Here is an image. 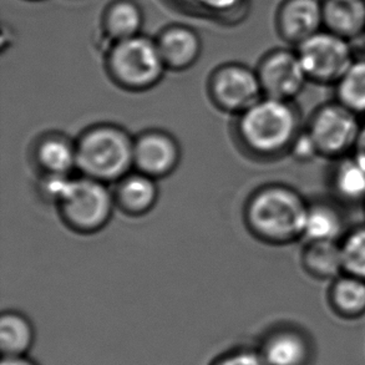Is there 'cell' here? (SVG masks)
Here are the masks:
<instances>
[{
  "label": "cell",
  "instance_id": "obj_1",
  "mask_svg": "<svg viewBox=\"0 0 365 365\" xmlns=\"http://www.w3.org/2000/svg\"><path fill=\"white\" fill-rule=\"evenodd\" d=\"M309 200L292 186L273 183L259 188L247 203L251 232L276 246L303 241Z\"/></svg>",
  "mask_w": 365,
  "mask_h": 365
},
{
  "label": "cell",
  "instance_id": "obj_2",
  "mask_svg": "<svg viewBox=\"0 0 365 365\" xmlns=\"http://www.w3.org/2000/svg\"><path fill=\"white\" fill-rule=\"evenodd\" d=\"M303 128L294 101L263 96L240 115L238 135L252 155L269 160L291 153Z\"/></svg>",
  "mask_w": 365,
  "mask_h": 365
},
{
  "label": "cell",
  "instance_id": "obj_3",
  "mask_svg": "<svg viewBox=\"0 0 365 365\" xmlns=\"http://www.w3.org/2000/svg\"><path fill=\"white\" fill-rule=\"evenodd\" d=\"M43 193L59 208L73 231L95 233L108 225L114 211V193L106 183L93 178L45 176Z\"/></svg>",
  "mask_w": 365,
  "mask_h": 365
},
{
  "label": "cell",
  "instance_id": "obj_4",
  "mask_svg": "<svg viewBox=\"0 0 365 365\" xmlns=\"http://www.w3.org/2000/svg\"><path fill=\"white\" fill-rule=\"evenodd\" d=\"M133 143L135 140L118 126L89 128L76 143L78 170L85 178L106 185L119 182L133 168Z\"/></svg>",
  "mask_w": 365,
  "mask_h": 365
},
{
  "label": "cell",
  "instance_id": "obj_5",
  "mask_svg": "<svg viewBox=\"0 0 365 365\" xmlns=\"http://www.w3.org/2000/svg\"><path fill=\"white\" fill-rule=\"evenodd\" d=\"M106 68L116 84L133 91L153 88L166 70L156 40L141 34L114 43L108 53Z\"/></svg>",
  "mask_w": 365,
  "mask_h": 365
},
{
  "label": "cell",
  "instance_id": "obj_6",
  "mask_svg": "<svg viewBox=\"0 0 365 365\" xmlns=\"http://www.w3.org/2000/svg\"><path fill=\"white\" fill-rule=\"evenodd\" d=\"M363 119L338 100L317 106L304 123L318 158L334 161L354 153Z\"/></svg>",
  "mask_w": 365,
  "mask_h": 365
},
{
  "label": "cell",
  "instance_id": "obj_7",
  "mask_svg": "<svg viewBox=\"0 0 365 365\" xmlns=\"http://www.w3.org/2000/svg\"><path fill=\"white\" fill-rule=\"evenodd\" d=\"M309 83L331 85L343 78L356 56L349 40L322 29L296 48Z\"/></svg>",
  "mask_w": 365,
  "mask_h": 365
},
{
  "label": "cell",
  "instance_id": "obj_8",
  "mask_svg": "<svg viewBox=\"0 0 365 365\" xmlns=\"http://www.w3.org/2000/svg\"><path fill=\"white\" fill-rule=\"evenodd\" d=\"M257 75L266 98L294 101L309 83L296 49L279 48L262 58Z\"/></svg>",
  "mask_w": 365,
  "mask_h": 365
},
{
  "label": "cell",
  "instance_id": "obj_9",
  "mask_svg": "<svg viewBox=\"0 0 365 365\" xmlns=\"http://www.w3.org/2000/svg\"><path fill=\"white\" fill-rule=\"evenodd\" d=\"M210 94L220 109L240 115L263 98L257 71L241 64L218 68L211 76Z\"/></svg>",
  "mask_w": 365,
  "mask_h": 365
},
{
  "label": "cell",
  "instance_id": "obj_10",
  "mask_svg": "<svg viewBox=\"0 0 365 365\" xmlns=\"http://www.w3.org/2000/svg\"><path fill=\"white\" fill-rule=\"evenodd\" d=\"M258 351L267 365H313L316 346L308 331L294 324L273 327L262 336Z\"/></svg>",
  "mask_w": 365,
  "mask_h": 365
},
{
  "label": "cell",
  "instance_id": "obj_11",
  "mask_svg": "<svg viewBox=\"0 0 365 365\" xmlns=\"http://www.w3.org/2000/svg\"><path fill=\"white\" fill-rule=\"evenodd\" d=\"M180 161V148L173 136L148 131L133 143V168L150 178H163L173 173Z\"/></svg>",
  "mask_w": 365,
  "mask_h": 365
},
{
  "label": "cell",
  "instance_id": "obj_12",
  "mask_svg": "<svg viewBox=\"0 0 365 365\" xmlns=\"http://www.w3.org/2000/svg\"><path fill=\"white\" fill-rule=\"evenodd\" d=\"M276 26L281 39L297 48L323 29L322 0H283Z\"/></svg>",
  "mask_w": 365,
  "mask_h": 365
},
{
  "label": "cell",
  "instance_id": "obj_13",
  "mask_svg": "<svg viewBox=\"0 0 365 365\" xmlns=\"http://www.w3.org/2000/svg\"><path fill=\"white\" fill-rule=\"evenodd\" d=\"M166 69L186 70L197 61L202 43L195 30L185 25H170L156 39Z\"/></svg>",
  "mask_w": 365,
  "mask_h": 365
},
{
  "label": "cell",
  "instance_id": "obj_14",
  "mask_svg": "<svg viewBox=\"0 0 365 365\" xmlns=\"http://www.w3.org/2000/svg\"><path fill=\"white\" fill-rule=\"evenodd\" d=\"M329 190L341 205H365V166L354 153L331 161Z\"/></svg>",
  "mask_w": 365,
  "mask_h": 365
},
{
  "label": "cell",
  "instance_id": "obj_15",
  "mask_svg": "<svg viewBox=\"0 0 365 365\" xmlns=\"http://www.w3.org/2000/svg\"><path fill=\"white\" fill-rule=\"evenodd\" d=\"M323 29L353 41L365 33V0H322Z\"/></svg>",
  "mask_w": 365,
  "mask_h": 365
},
{
  "label": "cell",
  "instance_id": "obj_16",
  "mask_svg": "<svg viewBox=\"0 0 365 365\" xmlns=\"http://www.w3.org/2000/svg\"><path fill=\"white\" fill-rule=\"evenodd\" d=\"M115 203L130 216H143L158 202L156 180L145 173H130L121 178L114 193Z\"/></svg>",
  "mask_w": 365,
  "mask_h": 365
},
{
  "label": "cell",
  "instance_id": "obj_17",
  "mask_svg": "<svg viewBox=\"0 0 365 365\" xmlns=\"http://www.w3.org/2000/svg\"><path fill=\"white\" fill-rule=\"evenodd\" d=\"M327 303L338 318L356 321L365 316V281L348 273H341L329 282Z\"/></svg>",
  "mask_w": 365,
  "mask_h": 365
},
{
  "label": "cell",
  "instance_id": "obj_18",
  "mask_svg": "<svg viewBox=\"0 0 365 365\" xmlns=\"http://www.w3.org/2000/svg\"><path fill=\"white\" fill-rule=\"evenodd\" d=\"M339 206L336 200L309 201L303 241H341L348 230Z\"/></svg>",
  "mask_w": 365,
  "mask_h": 365
},
{
  "label": "cell",
  "instance_id": "obj_19",
  "mask_svg": "<svg viewBox=\"0 0 365 365\" xmlns=\"http://www.w3.org/2000/svg\"><path fill=\"white\" fill-rule=\"evenodd\" d=\"M301 266L317 281L329 282L344 273L341 241H307L301 253Z\"/></svg>",
  "mask_w": 365,
  "mask_h": 365
},
{
  "label": "cell",
  "instance_id": "obj_20",
  "mask_svg": "<svg viewBox=\"0 0 365 365\" xmlns=\"http://www.w3.org/2000/svg\"><path fill=\"white\" fill-rule=\"evenodd\" d=\"M35 160L45 176H70L78 168L76 143L59 135L45 136L35 148Z\"/></svg>",
  "mask_w": 365,
  "mask_h": 365
},
{
  "label": "cell",
  "instance_id": "obj_21",
  "mask_svg": "<svg viewBox=\"0 0 365 365\" xmlns=\"http://www.w3.org/2000/svg\"><path fill=\"white\" fill-rule=\"evenodd\" d=\"M34 343L35 329L29 318L19 312H3L0 317L1 356H29Z\"/></svg>",
  "mask_w": 365,
  "mask_h": 365
},
{
  "label": "cell",
  "instance_id": "obj_22",
  "mask_svg": "<svg viewBox=\"0 0 365 365\" xmlns=\"http://www.w3.org/2000/svg\"><path fill=\"white\" fill-rule=\"evenodd\" d=\"M143 25V11L133 0H116L105 11V33L114 43L138 36Z\"/></svg>",
  "mask_w": 365,
  "mask_h": 365
},
{
  "label": "cell",
  "instance_id": "obj_23",
  "mask_svg": "<svg viewBox=\"0 0 365 365\" xmlns=\"http://www.w3.org/2000/svg\"><path fill=\"white\" fill-rule=\"evenodd\" d=\"M334 90L336 100L364 119L365 58L354 60L346 74L336 83Z\"/></svg>",
  "mask_w": 365,
  "mask_h": 365
},
{
  "label": "cell",
  "instance_id": "obj_24",
  "mask_svg": "<svg viewBox=\"0 0 365 365\" xmlns=\"http://www.w3.org/2000/svg\"><path fill=\"white\" fill-rule=\"evenodd\" d=\"M344 273L365 281V225L346 231L341 240Z\"/></svg>",
  "mask_w": 365,
  "mask_h": 365
},
{
  "label": "cell",
  "instance_id": "obj_25",
  "mask_svg": "<svg viewBox=\"0 0 365 365\" xmlns=\"http://www.w3.org/2000/svg\"><path fill=\"white\" fill-rule=\"evenodd\" d=\"M208 365H267L256 346H236L222 351Z\"/></svg>",
  "mask_w": 365,
  "mask_h": 365
},
{
  "label": "cell",
  "instance_id": "obj_26",
  "mask_svg": "<svg viewBox=\"0 0 365 365\" xmlns=\"http://www.w3.org/2000/svg\"><path fill=\"white\" fill-rule=\"evenodd\" d=\"M0 365H39L29 356H1Z\"/></svg>",
  "mask_w": 365,
  "mask_h": 365
},
{
  "label": "cell",
  "instance_id": "obj_27",
  "mask_svg": "<svg viewBox=\"0 0 365 365\" xmlns=\"http://www.w3.org/2000/svg\"><path fill=\"white\" fill-rule=\"evenodd\" d=\"M353 153L356 155V158H359V161L365 166V118L363 119L359 138H358L356 150H354Z\"/></svg>",
  "mask_w": 365,
  "mask_h": 365
},
{
  "label": "cell",
  "instance_id": "obj_28",
  "mask_svg": "<svg viewBox=\"0 0 365 365\" xmlns=\"http://www.w3.org/2000/svg\"><path fill=\"white\" fill-rule=\"evenodd\" d=\"M363 39H364V41H365V33H364V35H363Z\"/></svg>",
  "mask_w": 365,
  "mask_h": 365
},
{
  "label": "cell",
  "instance_id": "obj_29",
  "mask_svg": "<svg viewBox=\"0 0 365 365\" xmlns=\"http://www.w3.org/2000/svg\"><path fill=\"white\" fill-rule=\"evenodd\" d=\"M364 207H365V205H364Z\"/></svg>",
  "mask_w": 365,
  "mask_h": 365
}]
</instances>
